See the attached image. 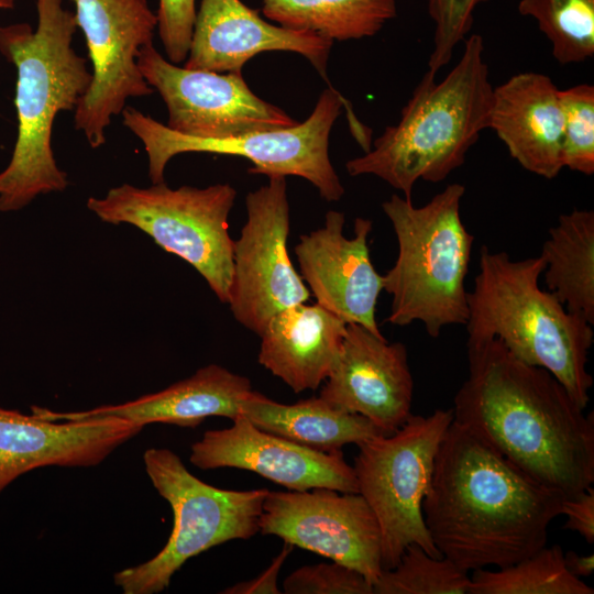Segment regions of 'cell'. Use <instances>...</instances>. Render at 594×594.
Listing matches in <instances>:
<instances>
[{"label": "cell", "mask_w": 594, "mask_h": 594, "mask_svg": "<svg viewBox=\"0 0 594 594\" xmlns=\"http://www.w3.org/2000/svg\"><path fill=\"white\" fill-rule=\"evenodd\" d=\"M332 45L318 33L272 24L241 0H201L184 67L242 74L258 53L285 51L302 55L327 78Z\"/></svg>", "instance_id": "obj_19"}, {"label": "cell", "mask_w": 594, "mask_h": 594, "mask_svg": "<svg viewBox=\"0 0 594 594\" xmlns=\"http://www.w3.org/2000/svg\"><path fill=\"white\" fill-rule=\"evenodd\" d=\"M286 594H373L372 583L359 571L332 561L304 565L283 582Z\"/></svg>", "instance_id": "obj_31"}, {"label": "cell", "mask_w": 594, "mask_h": 594, "mask_svg": "<svg viewBox=\"0 0 594 594\" xmlns=\"http://www.w3.org/2000/svg\"><path fill=\"white\" fill-rule=\"evenodd\" d=\"M462 184L453 183L426 205L394 194L382 204L398 244L395 264L383 277L392 296L387 321L420 322L431 338L469 317L465 278L474 237L461 219Z\"/></svg>", "instance_id": "obj_6"}, {"label": "cell", "mask_w": 594, "mask_h": 594, "mask_svg": "<svg viewBox=\"0 0 594 594\" xmlns=\"http://www.w3.org/2000/svg\"><path fill=\"white\" fill-rule=\"evenodd\" d=\"M224 429L206 431L191 444L189 461L201 470L234 468L254 472L289 491L326 487L359 493L342 450L321 452L253 425L243 414Z\"/></svg>", "instance_id": "obj_15"}, {"label": "cell", "mask_w": 594, "mask_h": 594, "mask_svg": "<svg viewBox=\"0 0 594 594\" xmlns=\"http://www.w3.org/2000/svg\"><path fill=\"white\" fill-rule=\"evenodd\" d=\"M15 0H0L1 9H11L14 7Z\"/></svg>", "instance_id": "obj_36"}, {"label": "cell", "mask_w": 594, "mask_h": 594, "mask_svg": "<svg viewBox=\"0 0 594 594\" xmlns=\"http://www.w3.org/2000/svg\"><path fill=\"white\" fill-rule=\"evenodd\" d=\"M346 324L317 302L287 307L258 334V363L295 393L315 391L338 361Z\"/></svg>", "instance_id": "obj_22"}, {"label": "cell", "mask_w": 594, "mask_h": 594, "mask_svg": "<svg viewBox=\"0 0 594 594\" xmlns=\"http://www.w3.org/2000/svg\"><path fill=\"white\" fill-rule=\"evenodd\" d=\"M459 62L441 80L428 72L394 125L385 128L361 156L346 162L351 176L373 175L411 199L418 180L440 183L463 165L488 129L493 86L484 40L471 34Z\"/></svg>", "instance_id": "obj_4"}, {"label": "cell", "mask_w": 594, "mask_h": 594, "mask_svg": "<svg viewBox=\"0 0 594 594\" xmlns=\"http://www.w3.org/2000/svg\"><path fill=\"white\" fill-rule=\"evenodd\" d=\"M37 24L0 26V53L18 72V138L0 173V211H16L37 196L63 191L67 174L52 150V129L61 111L75 110L88 91V62L72 46L78 29L63 0H36Z\"/></svg>", "instance_id": "obj_3"}, {"label": "cell", "mask_w": 594, "mask_h": 594, "mask_svg": "<svg viewBox=\"0 0 594 594\" xmlns=\"http://www.w3.org/2000/svg\"><path fill=\"white\" fill-rule=\"evenodd\" d=\"M258 526L264 536L359 571L372 585L383 572L380 525L359 493L326 487L268 491Z\"/></svg>", "instance_id": "obj_14"}, {"label": "cell", "mask_w": 594, "mask_h": 594, "mask_svg": "<svg viewBox=\"0 0 594 594\" xmlns=\"http://www.w3.org/2000/svg\"><path fill=\"white\" fill-rule=\"evenodd\" d=\"M561 515L566 517L564 529L578 532L587 543L593 544L594 488L592 486L573 497L563 498Z\"/></svg>", "instance_id": "obj_33"}, {"label": "cell", "mask_w": 594, "mask_h": 594, "mask_svg": "<svg viewBox=\"0 0 594 594\" xmlns=\"http://www.w3.org/2000/svg\"><path fill=\"white\" fill-rule=\"evenodd\" d=\"M143 428L114 416L46 420L0 406V494L35 469L96 466Z\"/></svg>", "instance_id": "obj_18"}, {"label": "cell", "mask_w": 594, "mask_h": 594, "mask_svg": "<svg viewBox=\"0 0 594 594\" xmlns=\"http://www.w3.org/2000/svg\"><path fill=\"white\" fill-rule=\"evenodd\" d=\"M294 546L284 542L280 552L273 559L272 563L256 578L249 581L239 582L230 587L221 591L223 594H258L271 593L279 594L282 591L278 587L279 571L293 551Z\"/></svg>", "instance_id": "obj_34"}, {"label": "cell", "mask_w": 594, "mask_h": 594, "mask_svg": "<svg viewBox=\"0 0 594 594\" xmlns=\"http://www.w3.org/2000/svg\"><path fill=\"white\" fill-rule=\"evenodd\" d=\"M241 414L264 431L321 452L383 435L365 417L336 408L320 396L282 404L252 391Z\"/></svg>", "instance_id": "obj_23"}, {"label": "cell", "mask_w": 594, "mask_h": 594, "mask_svg": "<svg viewBox=\"0 0 594 594\" xmlns=\"http://www.w3.org/2000/svg\"><path fill=\"white\" fill-rule=\"evenodd\" d=\"M469 375L453 420L516 468L573 497L594 483V415L547 370L515 358L496 338L466 342Z\"/></svg>", "instance_id": "obj_1"}, {"label": "cell", "mask_w": 594, "mask_h": 594, "mask_svg": "<svg viewBox=\"0 0 594 594\" xmlns=\"http://www.w3.org/2000/svg\"><path fill=\"white\" fill-rule=\"evenodd\" d=\"M373 594H470V576L446 557L411 543L373 584Z\"/></svg>", "instance_id": "obj_28"}, {"label": "cell", "mask_w": 594, "mask_h": 594, "mask_svg": "<svg viewBox=\"0 0 594 594\" xmlns=\"http://www.w3.org/2000/svg\"><path fill=\"white\" fill-rule=\"evenodd\" d=\"M488 0H428V13L435 23L433 48L428 69L437 74L452 58L455 47L466 38L476 7Z\"/></svg>", "instance_id": "obj_30"}, {"label": "cell", "mask_w": 594, "mask_h": 594, "mask_svg": "<svg viewBox=\"0 0 594 594\" xmlns=\"http://www.w3.org/2000/svg\"><path fill=\"white\" fill-rule=\"evenodd\" d=\"M452 421V408L437 409L429 416L413 414L395 432L358 444L352 468L359 494L380 525L383 571L393 569L411 543L431 557H442L427 530L422 502Z\"/></svg>", "instance_id": "obj_10"}, {"label": "cell", "mask_w": 594, "mask_h": 594, "mask_svg": "<svg viewBox=\"0 0 594 594\" xmlns=\"http://www.w3.org/2000/svg\"><path fill=\"white\" fill-rule=\"evenodd\" d=\"M157 29L167 59L186 61L196 21V0H160Z\"/></svg>", "instance_id": "obj_32"}, {"label": "cell", "mask_w": 594, "mask_h": 594, "mask_svg": "<svg viewBox=\"0 0 594 594\" xmlns=\"http://www.w3.org/2000/svg\"><path fill=\"white\" fill-rule=\"evenodd\" d=\"M248 219L233 241L228 305L246 329L262 332L278 311L306 302L310 292L296 272L287 249L290 231L286 177L268 183L245 198Z\"/></svg>", "instance_id": "obj_12"}, {"label": "cell", "mask_w": 594, "mask_h": 594, "mask_svg": "<svg viewBox=\"0 0 594 594\" xmlns=\"http://www.w3.org/2000/svg\"><path fill=\"white\" fill-rule=\"evenodd\" d=\"M560 89L544 74L518 73L493 88L488 129L526 170L552 179L563 168Z\"/></svg>", "instance_id": "obj_20"}, {"label": "cell", "mask_w": 594, "mask_h": 594, "mask_svg": "<svg viewBox=\"0 0 594 594\" xmlns=\"http://www.w3.org/2000/svg\"><path fill=\"white\" fill-rule=\"evenodd\" d=\"M564 564L566 570L579 579L590 576L594 571V556H581L570 550L564 553Z\"/></svg>", "instance_id": "obj_35"}, {"label": "cell", "mask_w": 594, "mask_h": 594, "mask_svg": "<svg viewBox=\"0 0 594 594\" xmlns=\"http://www.w3.org/2000/svg\"><path fill=\"white\" fill-rule=\"evenodd\" d=\"M92 63V80L75 109V129L97 148L129 98L151 95L139 65L140 50L153 43L157 15L147 0H70Z\"/></svg>", "instance_id": "obj_11"}, {"label": "cell", "mask_w": 594, "mask_h": 594, "mask_svg": "<svg viewBox=\"0 0 594 594\" xmlns=\"http://www.w3.org/2000/svg\"><path fill=\"white\" fill-rule=\"evenodd\" d=\"M594 588L572 575L559 544L504 568L477 569L470 576V594H593Z\"/></svg>", "instance_id": "obj_26"}, {"label": "cell", "mask_w": 594, "mask_h": 594, "mask_svg": "<svg viewBox=\"0 0 594 594\" xmlns=\"http://www.w3.org/2000/svg\"><path fill=\"white\" fill-rule=\"evenodd\" d=\"M343 98L324 89L311 112L296 125L226 139L179 134L133 107L122 111L123 124L141 140L148 157L153 184L164 183L169 160L188 152L241 156L252 163L251 174L298 176L317 188L326 201H339L344 187L329 157V135L341 114Z\"/></svg>", "instance_id": "obj_9"}, {"label": "cell", "mask_w": 594, "mask_h": 594, "mask_svg": "<svg viewBox=\"0 0 594 594\" xmlns=\"http://www.w3.org/2000/svg\"><path fill=\"white\" fill-rule=\"evenodd\" d=\"M261 3L266 19L331 41L373 36L397 14L395 0H261Z\"/></svg>", "instance_id": "obj_25"}, {"label": "cell", "mask_w": 594, "mask_h": 594, "mask_svg": "<svg viewBox=\"0 0 594 594\" xmlns=\"http://www.w3.org/2000/svg\"><path fill=\"white\" fill-rule=\"evenodd\" d=\"M520 15L532 18L561 65L594 55V0H520Z\"/></svg>", "instance_id": "obj_27"}, {"label": "cell", "mask_w": 594, "mask_h": 594, "mask_svg": "<svg viewBox=\"0 0 594 594\" xmlns=\"http://www.w3.org/2000/svg\"><path fill=\"white\" fill-rule=\"evenodd\" d=\"M253 391L246 376L209 364L191 376L168 387L117 405H101L81 411H54L31 406V413L46 420H76L114 416L142 426L169 424L195 428L207 417L219 416L233 420Z\"/></svg>", "instance_id": "obj_21"}, {"label": "cell", "mask_w": 594, "mask_h": 594, "mask_svg": "<svg viewBox=\"0 0 594 594\" xmlns=\"http://www.w3.org/2000/svg\"><path fill=\"white\" fill-rule=\"evenodd\" d=\"M563 117L562 164L594 174V86L579 84L559 91Z\"/></svg>", "instance_id": "obj_29"}, {"label": "cell", "mask_w": 594, "mask_h": 594, "mask_svg": "<svg viewBox=\"0 0 594 594\" xmlns=\"http://www.w3.org/2000/svg\"><path fill=\"white\" fill-rule=\"evenodd\" d=\"M543 268L540 255L513 260L482 245L468 292L466 342L498 339L519 361L549 371L585 409L593 386L586 367L593 324L540 287Z\"/></svg>", "instance_id": "obj_5"}, {"label": "cell", "mask_w": 594, "mask_h": 594, "mask_svg": "<svg viewBox=\"0 0 594 594\" xmlns=\"http://www.w3.org/2000/svg\"><path fill=\"white\" fill-rule=\"evenodd\" d=\"M344 222V213L330 210L321 228L300 235L295 246L300 276L317 304L346 323L384 337L375 318L383 277L370 255L372 221L358 217L350 239L343 233Z\"/></svg>", "instance_id": "obj_16"}, {"label": "cell", "mask_w": 594, "mask_h": 594, "mask_svg": "<svg viewBox=\"0 0 594 594\" xmlns=\"http://www.w3.org/2000/svg\"><path fill=\"white\" fill-rule=\"evenodd\" d=\"M563 498L453 420L422 514L441 556L469 573L512 565L544 547Z\"/></svg>", "instance_id": "obj_2"}, {"label": "cell", "mask_w": 594, "mask_h": 594, "mask_svg": "<svg viewBox=\"0 0 594 594\" xmlns=\"http://www.w3.org/2000/svg\"><path fill=\"white\" fill-rule=\"evenodd\" d=\"M235 198L237 190L228 183L176 189L165 182L147 188L123 184L102 198L90 197L87 208L103 222L131 224L146 233L194 266L218 299L228 304L233 251L229 215Z\"/></svg>", "instance_id": "obj_8"}, {"label": "cell", "mask_w": 594, "mask_h": 594, "mask_svg": "<svg viewBox=\"0 0 594 594\" xmlns=\"http://www.w3.org/2000/svg\"><path fill=\"white\" fill-rule=\"evenodd\" d=\"M319 396L346 413L369 419L383 435L413 415L414 378L407 348L389 343L359 323H348L338 361Z\"/></svg>", "instance_id": "obj_17"}, {"label": "cell", "mask_w": 594, "mask_h": 594, "mask_svg": "<svg viewBox=\"0 0 594 594\" xmlns=\"http://www.w3.org/2000/svg\"><path fill=\"white\" fill-rule=\"evenodd\" d=\"M138 65L167 107V127L179 134L226 139L298 123L283 109L258 98L242 74L180 67L163 57L153 43L140 50Z\"/></svg>", "instance_id": "obj_13"}, {"label": "cell", "mask_w": 594, "mask_h": 594, "mask_svg": "<svg viewBox=\"0 0 594 594\" xmlns=\"http://www.w3.org/2000/svg\"><path fill=\"white\" fill-rule=\"evenodd\" d=\"M143 462L154 488L170 505L174 525L158 553L114 573L113 582L122 593H160L189 559L258 532L267 488L234 491L212 486L191 474L167 448L147 449Z\"/></svg>", "instance_id": "obj_7"}, {"label": "cell", "mask_w": 594, "mask_h": 594, "mask_svg": "<svg viewBox=\"0 0 594 594\" xmlns=\"http://www.w3.org/2000/svg\"><path fill=\"white\" fill-rule=\"evenodd\" d=\"M547 290L568 311L594 324V211L560 215L540 253Z\"/></svg>", "instance_id": "obj_24"}]
</instances>
